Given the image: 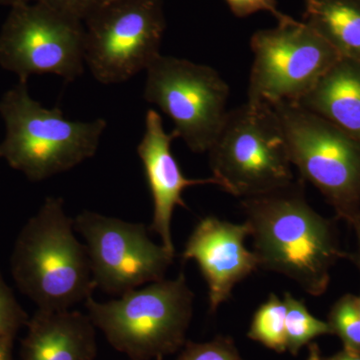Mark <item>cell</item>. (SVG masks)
<instances>
[{
    "label": "cell",
    "instance_id": "cell-6",
    "mask_svg": "<svg viewBox=\"0 0 360 360\" xmlns=\"http://www.w3.org/2000/svg\"><path fill=\"white\" fill-rule=\"evenodd\" d=\"M271 108L300 179L319 189L336 219L354 224L360 215V142L300 104Z\"/></svg>",
    "mask_w": 360,
    "mask_h": 360
},
{
    "label": "cell",
    "instance_id": "cell-16",
    "mask_svg": "<svg viewBox=\"0 0 360 360\" xmlns=\"http://www.w3.org/2000/svg\"><path fill=\"white\" fill-rule=\"evenodd\" d=\"M303 22L341 58L360 63V0H305Z\"/></svg>",
    "mask_w": 360,
    "mask_h": 360
},
{
    "label": "cell",
    "instance_id": "cell-4",
    "mask_svg": "<svg viewBox=\"0 0 360 360\" xmlns=\"http://www.w3.org/2000/svg\"><path fill=\"white\" fill-rule=\"evenodd\" d=\"M194 295L186 274L135 288L117 300H85L87 314L111 347L130 360H162L186 345Z\"/></svg>",
    "mask_w": 360,
    "mask_h": 360
},
{
    "label": "cell",
    "instance_id": "cell-1",
    "mask_svg": "<svg viewBox=\"0 0 360 360\" xmlns=\"http://www.w3.org/2000/svg\"><path fill=\"white\" fill-rule=\"evenodd\" d=\"M253 253L259 269L283 274L310 295L328 290L336 262L347 257L341 250L335 220L309 205L304 182L243 198Z\"/></svg>",
    "mask_w": 360,
    "mask_h": 360
},
{
    "label": "cell",
    "instance_id": "cell-7",
    "mask_svg": "<svg viewBox=\"0 0 360 360\" xmlns=\"http://www.w3.org/2000/svg\"><path fill=\"white\" fill-rule=\"evenodd\" d=\"M250 47V104L297 103L341 58L310 26L290 16L255 32Z\"/></svg>",
    "mask_w": 360,
    "mask_h": 360
},
{
    "label": "cell",
    "instance_id": "cell-30",
    "mask_svg": "<svg viewBox=\"0 0 360 360\" xmlns=\"http://www.w3.org/2000/svg\"><path fill=\"white\" fill-rule=\"evenodd\" d=\"M115 1H120V0H103V6H105V4H111V2Z\"/></svg>",
    "mask_w": 360,
    "mask_h": 360
},
{
    "label": "cell",
    "instance_id": "cell-22",
    "mask_svg": "<svg viewBox=\"0 0 360 360\" xmlns=\"http://www.w3.org/2000/svg\"><path fill=\"white\" fill-rule=\"evenodd\" d=\"M32 2L82 22L103 6V0H32Z\"/></svg>",
    "mask_w": 360,
    "mask_h": 360
},
{
    "label": "cell",
    "instance_id": "cell-29",
    "mask_svg": "<svg viewBox=\"0 0 360 360\" xmlns=\"http://www.w3.org/2000/svg\"><path fill=\"white\" fill-rule=\"evenodd\" d=\"M350 226L354 229V231L355 232V236H356L357 239V245H359V248H357V250L360 251V215L359 217H357L356 220L350 225Z\"/></svg>",
    "mask_w": 360,
    "mask_h": 360
},
{
    "label": "cell",
    "instance_id": "cell-9",
    "mask_svg": "<svg viewBox=\"0 0 360 360\" xmlns=\"http://www.w3.org/2000/svg\"><path fill=\"white\" fill-rule=\"evenodd\" d=\"M229 84L208 65L160 54L146 70L143 98L172 120V134L193 153L212 148L229 112Z\"/></svg>",
    "mask_w": 360,
    "mask_h": 360
},
{
    "label": "cell",
    "instance_id": "cell-23",
    "mask_svg": "<svg viewBox=\"0 0 360 360\" xmlns=\"http://www.w3.org/2000/svg\"><path fill=\"white\" fill-rule=\"evenodd\" d=\"M231 13L238 18H246L251 14L267 11L276 18L278 22L288 20L290 16L277 8L276 0H225Z\"/></svg>",
    "mask_w": 360,
    "mask_h": 360
},
{
    "label": "cell",
    "instance_id": "cell-13",
    "mask_svg": "<svg viewBox=\"0 0 360 360\" xmlns=\"http://www.w3.org/2000/svg\"><path fill=\"white\" fill-rule=\"evenodd\" d=\"M176 139L163 127L162 118L155 110H148L144 120V132L137 146L146 179L153 200V219L151 231L161 239L162 245L175 253L172 236V219L176 206L186 207L182 193L187 187L215 184L213 177L202 179H187L172 153V142Z\"/></svg>",
    "mask_w": 360,
    "mask_h": 360
},
{
    "label": "cell",
    "instance_id": "cell-14",
    "mask_svg": "<svg viewBox=\"0 0 360 360\" xmlns=\"http://www.w3.org/2000/svg\"><path fill=\"white\" fill-rule=\"evenodd\" d=\"M26 326L20 360H96V328L89 314L37 309Z\"/></svg>",
    "mask_w": 360,
    "mask_h": 360
},
{
    "label": "cell",
    "instance_id": "cell-18",
    "mask_svg": "<svg viewBox=\"0 0 360 360\" xmlns=\"http://www.w3.org/2000/svg\"><path fill=\"white\" fill-rule=\"evenodd\" d=\"M285 317V303L278 296L271 293L253 315L248 338L274 350L277 354H283L288 350Z\"/></svg>",
    "mask_w": 360,
    "mask_h": 360
},
{
    "label": "cell",
    "instance_id": "cell-3",
    "mask_svg": "<svg viewBox=\"0 0 360 360\" xmlns=\"http://www.w3.org/2000/svg\"><path fill=\"white\" fill-rule=\"evenodd\" d=\"M6 139L0 155L28 179L41 181L72 169L96 155L108 122H73L58 108H45L20 82L0 101Z\"/></svg>",
    "mask_w": 360,
    "mask_h": 360
},
{
    "label": "cell",
    "instance_id": "cell-31",
    "mask_svg": "<svg viewBox=\"0 0 360 360\" xmlns=\"http://www.w3.org/2000/svg\"><path fill=\"white\" fill-rule=\"evenodd\" d=\"M0 158H1V155H0Z\"/></svg>",
    "mask_w": 360,
    "mask_h": 360
},
{
    "label": "cell",
    "instance_id": "cell-28",
    "mask_svg": "<svg viewBox=\"0 0 360 360\" xmlns=\"http://www.w3.org/2000/svg\"><path fill=\"white\" fill-rule=\"evenodd\" d=\"M32 1V0H0V4L11 6L13 8V7L22 6V4H30Z\"/></svg>",
    "mask_w": 360,
    "mask_h": 360
},
{
    "label": "cell",
    "instance_id": "cell-20",
    "mask_svg": "<svg viewBox=\"0 0 360 360\" xmlns=\"http://www.w3.org/2000/svg\"><path fill=\"white\" fill-rule=\"evenodd\" d=\"M175 360H245L239 354L233 340L217 336L208 342L186 341Z\"/></svg>",
    "mask_w": 360,
    "mask_h": 360
},
{
    "label": "cell",
    "instance_id": "cell-12",
    "mask_svg": "<svg viewBox=\"0 0 360 360\" xmlns=\"http://www.w3.org/2000/svg\"><path fill=\"white\" fill-rule=\"evenodd\" d=\"M248 224L206 217L187 240L182 258L194 260L208 286L210 314L231 298L234 286L259 269L257 255L245 248Z\"/></svg>",
    "mask_w": 360,
    "mask_h": 360
},
{
    "label": "cell",
    "instance_id": "cell-25",
    "mask_svg": "<svg viewBox=\"0 0 360 360\" xmlns=\"http://www.w3.org/2000/svg\"><path fill=\"white\" fill-rule=\"evenodd\" d=\"M324 360H360V354L342 349L341 352H338V354Z\"/></svg>",
    "mask_w": 360,
    "mask_h": 360
},
{
    "label": "cell",
    "instance_id": "cell-2",
    "mask_svg": "<svg viewBox=\"0 0 360 360\" xmlns=\"http://www.w3.org/2000/svg\"><path fill=\"white\" fill-rule=\"evenodd\" d=\"M75 232L65 201L49 196L16 239L11 274L39 309H70L96 290L86 246Z\"/></svg>",
    "mask_w": 360,
    "mask_h": 360
},
{
    "label": "cell",
    "instance_id": "cell-10",
    "mask_svg": "<svg viewBox=\"0 0 360 360\" xmlns=\"http://www.w3.org/2000/svg\"><path fill=\"white\" fill-rule=\"evenodd\" d=\"M0 65L20 82L53 75L72 82L84 72V25L37 2L13 7L0 32Z\"/></svg>",
    "mask_w": 360,
    "mask_h": 360
},
{
    "label": "cell",
    "instance_id": "cell-21",
    "mask_svg": "<svg viewBox=\"0 0 360 360\" xmlns=\"http://www.w3.org/2000/svg\"><path fill=\"white\" fill-rule=\"evenodd\" d=\"M30 321L13 290L0 274V340L13 342L21 328Z\"/></svg>",
    "mask_w": 360,
    "mask_h": 360
},
{
    "label": "cell",
    "instance_id": "cell-15",
    "mask_svg": "<svg viewBox=\"0 0 360 360\" xmlns=\"http://www.w3.org/2000/svg\"><path fill=\"white\" fill-rule=\"evenodd\" d=\"M297 104L360 142V63L340 58Z\"/></svg>",
    "mask_w": 360,
    "mask_h": 360
},
{
    "label": "cell",
    "instance_id": "cell-24",
    "mask_svg": "<svg viewBox=\"0 0 360 360\" xmlns=\"http://www.w3.org/2000/svg\"><path fill=\"white\" fill-rule=\"evenodd\" d=\"M13 342L0 340V360H13Z\"/></svg>",
    "mask_w": 360,
    "mask_h": 360
},
{
    "label": "cell",
    "instance_id": "cell-5",
    "mask_svg": "<svg viewBox=\"0 0 360 360\" xmlns=\"http://www.w3.org/2000/svg\"><path fill=\"white\" fill-rule=\"evenodd\" d=\"M207 153L217 186L240 200L295 180L283 127L265 104L246 103L229 111Z\"/></svg>",
    "mask_w": 360,
    "mask_h": 360
},
{
    "label": "cell",
    "instance_id": "cell-26",
    "mask_svg": "<svg viewBox=\"0 0 360 360\" xmlns=\"http://www.w3.org/2000/svg\"><path fill=\"white\" fill-rule=\"evenodd\" d=\"M307 360H324L321 357V349L315 342H310L309 345V357Z\"/></svg>",
    "mask_w": 360,
    "mask_h": 360
},
{
    "label": "cell",
    "instance_id": "cell-19",
    "mask_svg": "<svg viewBox=\"0 0 360 360\" xmlns=\"http://www.w3.org/2000/svg\"><path fill=\"white\" fill-rule=\"evenodd\" d=\"M328 324L342 341L343 349L360 354L359 296L347 293L336 300L328 314Z\"/></svg>",
    "mask_w": 360,
    "mask_h": 360
},
{
    "label": "cell",
    "instance_id": "cell-11",
    "mask_svg": "<svg viewBox=\"0 0 360 360\" xmlns=\"http://www.w3.org/2000/svg\"><path fill=\"white\" fill-rule=\"evenodd\" d=\"M89 252L96 288L122 295L165 278L175 253L148 238L143 224L84 210L75 219Z\"/></svg>",
    "mask_w": 360,
    "mask_h": 360
},
{
    "label": "cell",
    "instance_id": "cell-17",
    "mask_svg": "<svg viewBox=\"0 0 360 360\" xmlns=\"http://www.w3.org/2000/svg\"><path fill=\"white\" fill-rule=\"evenodd\" d=\"M283 302L286 307V347L291 354L296 356L304 345H309L319 336L333 335L328 322L310 314L302 300L285 292Z\"/></svg>",
    "mask_w": 360,
    "mask_h": 360
},
{
    "label": "cell",
    "instance_id": "cell-8",
    "mask_svg": "<svg viewBox=\"0 0 360 360\" xmlns=\"http://www.w3.org/2000/svg\"><path fill=\"white\" fill-rule=\"evenodd\" d=\"M84 25V61L103 84L146 71L160 56L167 22L162 0H120L99 7Z\"/></svg>",
    "mask_w": 360,
    "mask_h": 360
},
{
    "label": "cell",
    "instance_id": "cell-27",
    "mask_svg": "<svg viewBox=\"0 0 360 360\" xmlns=\"http://www.w3.org/2000/svg\"><path fill=\"white\" fill-rule=\"evenodd\" d=\"M350 262H352L356 267L357 270H359V276H360V251L356 250L354 252H347V257ZM359 311H360V295H359Z\"/></svg>",
    "mask_w": 360,
    "mask_h": 360
}]
</instances>
